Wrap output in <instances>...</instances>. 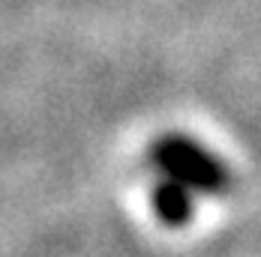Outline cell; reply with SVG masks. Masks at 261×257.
<instances>
[{
	"label": "cell",
	"instance_id": "obj_2",
	"mask_svg": "<svg viewBox=\"0 0 261 257\" xmlns=\"http://www.w3.org/2000/svg\"><path fill=\"white\" fill-rule=\"evenodd\" d=\"M150 204H153V212H156V218L162 224H168V228H183V224H189V218H192L195 195H189V191L180 188L177 182L159 177L156 185L150 188Z\"/></svg>",
	"mask_w": 261,
	"mask_h": 257
},
{
	"label": "cell",
	"instance_id": "obj_1",
	"mask_svg": "<svg viewBox=\"0 0 261 257\" xmlns=\"http://www.w3.org/2000/svg\"><path fill=\"white\" fill-rule=\"evenodd\" d=\"M147 162L162 180L177 182L189 195H225L231 174L207 147L180 132H165L147 150Z\"/></svg>",
	"mask_w": 261,
	"mask_h": 257
}]
</instances>
